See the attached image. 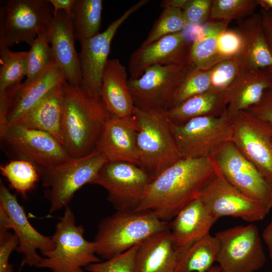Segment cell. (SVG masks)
I'll use <instances>...</instances> for the list:
<instances>
[{"label": "cell", "instance_id": "cell-1", "mask_svg": "<svg viewBox=\"0 0 272 272\" xmlns=\"http://www.w3.org/2000/svg\"><path fill=\"white\" fill-rule=\"evenodd\" d=\"M217 169L211 156L181 159L153 180L137 210H151L161 220L169 222L200 196Z\"/></svg>", "mask_w": 272, "mask_h": 272}, {"label": "cell", "instance_id": "cell-2", "mask_svg": "<svg viewBox=\"0 0 272 272\" xmlns=\"http://www.w3.org/2000/svg\"><path fill=\"white\" fill-rule=\"evenodd\" d=\"M111 115L100 97L65 81L61 134L70 157L85 156L96 150L104 124Z\"/></svg>", "mask_w": 272, "mask_h": 272}, {"label": "cell", "instance_id": "cell-3", "mask_svg": "<svg viewBox=\"0 0 272 272\" xmlns=\"http://www.w3.org/2000/svg\"><path fill=\"white\" fill-rule=\"evenodd\" d=\"M168 228L169 222L150 210L116 211L98 225L93 240L96 253L104 259H110Z\"/></svg>", "mask_w": 272, "mask_h": 272}, {"label": "cell", "instance_id": "cell-4", "mask_svg": "<svg viewBox=\"0 0 272 272\" xmlns=\"http://www.w3.org/2000/svg\"><path fill=\"white\" fill-rule=\"evenodd\" d=\"M133 116L138 126V166L154 179L182 158L172 124L165 112L135 106Z\"/></svg>", "mask_w": 272, "mask_h": 272}, {"label": "cell", "instance_id": "cell-5", "mask_svg": "<svg viewBox=\"0 0 272 272\" xmlns=\"http://www.w3.org/2000/svg\"><path fill=\"white\" fill-rule=\"evenodd\" d=\"M84 232L82 225H77L71 208L66 207L51 236L54 248L36 267L48 268L51 272H85L83 267L101 261L96 253L95 242L86 240Z\"/></svg>", "mask_w": 272, "mask_h": 272}, {"label": "cell", "instance_id": "cell-6", "mask_svg": "<svg viewBox=\"0 0 272 272\" xmlns=\"http://www.w3.org/2000/svg\"><path fill=\"white\" fill-rule=\"evenodd\" d=\"M107 162L98 151L71 158L40 174L44 195L52 213L69 206L75 193L86 184H91L102 167Z\"/></svg>", "mask_w": 272, "mask_h": 272}, {"label": "cell", "instance_id": "cell-7", "mask_svg": "<svg viewBox=\"0 0 272 272\" xmlns=\"http://www.w3.org/2000/svg\"><path fill=\"white\" fill-rule=\"evenodd\" d=\"M53 16L49 0H8L0 9V48L21 42L30 46Z\"/></svg>", "mask_w": 272, "mask_h": 272}, {"label": "cell", "instance_id": "cell-8", "mask_svg": "<svg viewBox=\"0 0 272 272\" xmlns=\"http://www.w3.org/2000/svg\"><path fill=\"white\" fill-rule=\"evenodd\" d=\"M195 66L156 64L145 70L138 79H128V86L135 107L166 112L172 107L176 93L189 72Z\"/></svg>", "mask_w": 272, "mask_h": 272}, {"label": "cell", "instance_id": "cell-9", "mask_svg": "<svg viewBox=\"0 0 272 272\" xmlns=\"http://www.w3.org/2000/svg\"><path fill=\"white\" fill-rule=\"evenodd\" d=\"M0 137L9 154L31 162L40 174L71 158L56 138L43 131L9 124Z\"/></svg>", "mask_w": 272, "mask_h": 272}, {"label": "cell", "instance_id": "cell-10", "mask_svg": "<svg viewBox=\"0 0 272 272\" xmlns=\"http://www.w3.org/2000/svg\"><path fill=\"white\" fill-rule=\"evenodd\" d=\"M234 119L227 110L219 116H202L172 125L182 158L212 156L223 145L232 141Z\"/></svg>", "mask_w": 272, "mask_h": 272}, {"label": "cell", "instance_id": "cell-11", "mask_svg": "<svg viewBox=\"0 0 272 272\" xmlns=\"http://www.w3.org/2000/svg\"><path fill=\"white\" fill-rule=\"evenodd\" d=\"M153 178L139 166L125 162L107 161L91 184L103 187L116 211L137 210Z\"/></svg>", "mask_w": 272, "mask_h": 272}, {"label": "cell", "instance_id": "cell-12", "mask_svg": "<svg viewBox=\"0 0 272 272\" xmlns=\"http://www.w3.org/2000/svg\"><path fill=\"white\" fill-rule=\"evenodd\" d=\"M215 235L220 243L216 262L223 272H255L264 265L266 256L256 225L236 226Z\"/></svg>", "mask_w": 272, "mask_h": 272}, {"label": "cell", "instance_id": "cell-13", "mask_svg": "<svg viewBox=\"0 0 272 272\" xmlns=\"http://www.w3.org/2000/svg\"><path fill=\"white\" fill-rule=\"evenodd\" d=\"M211 157L228 182L269 211L272 207V184L232 141L221 146Z\"/></svg>", "mask_w": 272, "mask_h": 272}, {"label": "cell", "instance_id": "cell-14", "mask_svg": "<svg viewBox=\"0 0 272 272\" xmlns=\"http://www.w3.org/2000/svg\"><path fill=\"white\" fill-rule=\"evenodd\" d=\"M0 224L13 229L19 241L17 251L23 255L22 265L37 267L42 259L39 250L45 257L54 248L52 238L39 232L31 225L25 210L16 194L0 180Z\"/></svg>", "mask_w": 272, "mask_h": 272}, {"label": "cell", "instance_id": "cell-15", "mask_svg": "<svg viewBox=\"0 0 272 272\" xmlns=\"http://www.w3.org/2000/svg\"><path fill=\"white\" fill-rule=\"evenodd\" d=\"M233 119L231 141L272 184V125L246 110Z\"/></svg>", "mask_w": 272, "mask_h": 272}, {"label": "cell", "instance_id": "cell-16", "mask_svg": "<svg viewBox=\"0 0 272 272\" xmlns=\"http://www.w3.org/2000/svg\"><path fill=\"white\" fill-rule=\"evenodd\" d=\"M200 197L208 212L216 220L229 216L248 222H258L263 220L269 212L261 203L232 185L218 168Z\"/></svg>", "mask_w": 272, "mask_h": 272}, {"label": "cell", "instance_id": "cell-17", "mask_svg": "<svg viewBox=\"0 0 272 272\" xmlns=\"http://www.w3.org/2000/svg\"><path fill=\"white\" fill-rule=\"evenodd\" d=\"M149 2L139 1L112 22L103 32L80 42L79 55L82 73L81 87L85 91L100 97L102 74L109 59L113 38L121 25Z\"/></svg>", "mask_w": 272, "mask_h": 272}, {"label": "cell", "instance_id": "cell-18", "mask_svg": "<svg viewBox=\"0 0 272 272\" xmlns=\"http://www.w3.org/2000/svg\"><path fill=\"white\" fill-rule=\"evenodd\" d=\"M191 45L181 31L165 36L146 46L140 47L130 57L128 79H138L146 69L156 64L192 63L190 58Z\"/></svg>", "mask_w": 272, "mask_h": 272}, {"label": "cell", "instance_id": "cell-19", "mask_svg": "<svg viewBox=\"0 0 272 272\" xmlns=\"http://www.w3.org/2000/svg\"><path fill=\"white\" fill-rule=\"evenodd\" d=\"M138 126L133 116L111 115L102 127L96 150L108 162H125L139 165Z\"/></svg>", "mask_w": 272, "mask_h": 272}, {"label": "cell", "instance_id": "cell-20", "mask_svg": "<svg viewBox=\"0 0 272 272\" xmlns=\"http://www.w3.org/2000/svg\"><path fill=\"white\" fill-rule=\"evenodd\" d=\"M46 32L55 61L62 70L65 81L71 85L81 87L80 60L75 47L71 15L59 11L53 16Z\"/></svg>", "mask_w": 272, "mask_h": 272}, {"label": "cell", "instance_id": "cell-21", "mask_svg": "<svg viewBox=\"0 0 272 272\" xmlns=\"http://www.w3.org/2000/svg\"><path fill=\"white\" fill-rule=\"evenodd\" d=\"M208 212L200 197L183 208L169 222L172 241L179 256L195 242L210 234L217 221Z\"/></svg>", "mask_w": 272, "mask_h": 272}, {"label": "cell", "instance_id": "cell-22", "mask_svg": "<svg viewBox=\"0 0 272 272\" xmlns=\"http://www.w3.org/2000/svg\"><path fill=\"white\" fill-rule=\"evenodd\" d=\"M65 80L62 70L55 61L36 79L22 83L9 105L8 124L28 113Z\"/></svg>", "mask_w": 272, "mask_h": 272}, {"label": "cell", "instance_id": "cell-23", "mask_svg": "<svg viewBox=\"0 0 272 272\" xmlns=\"http://www.w3.org/2000/svg\"><path fill=\"white\" fill-rule=\"evenodd\" d=\"M100 98L112 115H133L135 105L131 95L126 67L118 59H109L102 76Z\"/></svg>", "mask_w": 272, "mask_h": 272}, {"label": "cell", "instance_id": "cell-24", "mask_svg": "<svg viewBox=\"0 0 272 272\" xmlns=\"http://www.w3.org/2000/svg\"><path fill=\"white\" fill-rule=\"evenodd\" d=\"M272 87V67L252 69L244 67L239 78L227 91V111L233 119L261 100L264 93Z\"/></svg>", "mask_w": 272, "mask_h": 272}, {"label": "cell", "instance_id": "cell-25", "mask_svg": "<svg viewBox=\"0 0 272 272\" xmlns=\"http://www.w3.org/2000/svg\"><path fill=\"white\" fill-rule=\"evenodd\" d=\"M177 257L168 228L139 244L133 272H179Z\"/></svg>", "mask_w": 272, "mask_h": 272}, {"label": "cell", "instance_id": "cell-26", "mask_svg": "<svg viewBox=\"0 0 272 272\" xmlns=\"http://www.w3.org/2000/svg\"><path fill=\"white\" fill-rule=\"evenodd\" d=\"M65 81L28 113L9 124L45 131L54 137L62 144L61 121Z\"/></svg>", "mask_w": 272, "mask_h": 272}, {"label": "cell", "instance_id": "cell-27", "mask_svg": "<svg viewBox=\"0 0 272 272\" xmlns=\"http://www.w3.org/2000/svg\"><path fill=\"white\" fill-rule=\"evenodd\" d=\"M227 92L213 88L191 97L165 112L172 125L181 124L199 117L219 116L226 110Z\"/></svg>", "mask_w": 272, "mask_h": 272}, {"label": "cell", "instance_id": "cell-28", "mask_svg": "<svg viewBox=\"0 0 272 272\" xmlns=\"http://www.w3.org/2000/svg\"><path fill=\"white\" fill-rule=\"evenodd\" d=\"M244 40L243 50L238 58L252 69L272 67V53L261 24L260 14H253L238 28Z\"/></svg>", "mask_w": 272, "mask_h": 272}, {"label": "cell", "instance_id": "cell-29", "mask_svg": "<svg viewBox=\"0 0 272 272\" xmlns=\"http://www.w3.org/2000/svg\"><path fill=\"white\" fill-rule=\"evenodd\" d=\"M220 248L217 237L210 234L177 256L179 272H207L216 261Z\"/></svg>", "mask_w": 272, "mask_h": 272}, {"label": "cell", "instance_id": "cell-30", "mask_svg": "<svg viewBox=\"0 0 272 272\" xmlns=\"http://www.w3.org/2000/svg\"><path fill=\"white\" fill-rule=\"evenodd\" d=\"M102 8L101 0H76L71 16L76 40L81 42L100 33Z\"/></svg>", "mask_w": 272, "mask_h": 272}, {"label": "cell", "instance_id": "cell-31", "mask_svg": "<svg viewBox=\"0 0 272 272\" xmlns=\"http://www.w3.org/2000/svg\"><path fill=\"white\" fill-rule=\"evenodd\" d=\"M229 22L211 20L206 23L205 36L191 45L190 61L196 68L209 70L217 63L218 38L220 34L227 29Z\"/></svg>", "mask_w": 272, "mask_h": 272}, {"label": "cell", "instance_id": "cell-32", "mask_svg": "<svg viewBox=\"0 0 272 272\" xmlns=\"http://www.w3.org/2000/svg\"><path fill=\"white\" fill-rule=\"evenodd\" d=\"M0 170L10 187L25 198L41 177L39 171L32 163L22 159H14L1 165Z\"/></svg>", "mask_w": 272, "mask_h": 272}, {"label": "cell", "instance_id": "cell-33", "mask_svg": "<svg viewBox=\"0 0 272 272\" xmlns=\"http://www.w3.org/2000/svg\"><path fill=\"white\" fill-rule=\"evenodd\" d=\"M27 51H12L0 48V92L17 87L26 77Z\"/></svg>", "mask_w": 272, "mask_h": 272}, {"label": "cell", "instance_id": "cell-34", "mask_svg": "<svg viewBox=\"0 0 272 272\" xmlns=\"http://www.w3.org/2000/svg\"><path fill=\"white\" fill-rule=\"evenodd\" d=\"M46 31L40 33L30 46L27 55V73L24 82L36 79L55 62Z\"/></svg>", "mask_w": 272, "mask_h": 272}, {"label": "cell", "instance_id": "cell-35", "mask_svg": "<svg viewBox=\"0 0 272 272\" xmlns=\"http://www.w3.org/2000/svg\"><path fill=\"white\" fill-rule=\"evenodd\" d=\"M186 26L181 9H164L140 47L146 46L165 36L181 32Z\"/></svg>", "mask_w": 272, "mask_h": 272}, {"label": "cell", "instance_id": "cell-36", "mask_svg": "<svg viewBox=\"0 0 272 272\" xmlns=\"http://www.w3.org/2000/svg\"><path fill=\"white\" fill-rule=\"evenodd\" d=\"M258 5L257 0H214L210 18L230 22L251 15Z\"/></svg>", "mask_w": 272, "mask_h": 272}, {"label": "cell", "instance_id": "cell-37", "mask_svg": "<svg viewBox=\"0 0 272 272\" xmlns=\"http://www.w3.org/2000/svg\"><path fill=\"white\" fill-rule=\"evenodd\" d=\"M210 88H211L210 69L203 70L194 67L187 74L178 89L171 108L191 97L208 91Z\"/></svg>", "mask_w": 272, "mask_h": 272}, {"label": "cell", "instance_id": "cell-38", "mask_svg": "<svg viewBox=\"0 0 272 272\" xmlns=\"http://www.w3.org/2000/svg\"><path fill=\"white\" fill-rule=\"evenodd\" d=\"M244 67L238 58L217 63L210 69L211 88L227 92L239 78Z\"/></svg>", "mask_w": 272, "mask_h": 272}, {"label": "cell", "instance_id": "cell-39", "mask_svg": "<svg viewBox=\"0 0 272 272\" xmlns=\"http://www.w3.org/2000/svg\"><path fill=\"white\" fill-rule=\"evenodd\" d=\"M244 46V37L239 28L224 30L218 40L217 63L239 57L243 50Z\"/></svg>", "mask_w": 272, "mask_h": 272}, {"label": "cell", "instance_id": "cell-40", "mask_svg": "<svg viewBox=\"0 0 272 272\" xmlns=\"http://www.w3.org/2000/svg\"><path fill=\"white\" fill-rule=\"evenodd\" d=\"M139 245L104 261L90 264L84 269L89 272H133Z\"/></svg>", "mask_w": 272, "mask_h": 272}, {"label": "cell", "instance_id": "cell-41", "mask_svg": "<svg viewBox=\"0 0 272 272\" xmlns=\"http://www.w3.org/2000/svg\"><path fill=\"white\" fill-rule=\"evenodd\" d=\"M212 0H188L183 9L186 26L202 24L210 18Z\"/></svg>", "mask_w": 272, "mask_h": 272}, {"label": "cell", "instance_id": "cell-42", "mask_svg": "<svg viewBox=\"0 0 272 272\" xmlns=\"http://www.w3.org/2000/svg\"><path fill=\"white\" fill-rule=\"evenodd\" d=\"M18 246L19 241L15 234L10 233L9 230H0V272H14L9 258Z\"/></svg>", "mask_w": 272, "mask_h": 272}, {"label": "cell", "instance_id": "cell-43", "mask_svg": "<svg viewBox=\"0 0 272 272\" xmlns=\"http://www.w3.org/2000/svg\"><path fill=\"white\" fill-rule=\"evenodd\" d=\"M246 111L272 125V87L266 90L259 102Z\"/></svg>", "mask_w": 272, "mask_h": 272}, {"label": "cell", "instance_id": "cell-44", "mask_svg": "<svg viewBox=\"0 0 272 272\" xmlns=\"http://www.w3.org/2000/svg\"><path fill=\"white\" fill-rule=\"evenodd\" d=\"M182 31L186 39L192 44L201 39L205 36L206 23L187 25Z\"/></svg>", "mask_w": 272, "mask_h": 272}, {"label": "cell", "instance_id": "cell-45", "mask_svg": "<svg viewBox=\"0 0 272 272\" xmlns=\"http://www.w3.org/2000/svg\"><path fill=\"white\" fill-rule=\"evenodd\" d=\"M260 15L262 27L272 53V12L262 9Z\"/></svg>", "mask_w": 272, "mask_h": 272}, {"label": "cell", "instance_id": "cell-46", "mask_svg": "<svg viewBox=\"0 0 272 272\" xmlns=\"http://www.w3.org/2000/svg\"><path fill=\"white\" fill-rule=\"evenodd\" d=\"M52 8L53 16L59 11H63L71 15L76 0H49Z\"/></svg>", "mask_w": 272, "mask_h": 272}, {"label": "cell", "instance_id": "cell-47", "mask_svg": "<svg viewBox=\"0 0 272 272\" xmlns=\"http://www.w3.org/2000/svg\"><path fill=\"white\" fill-rule=\"evenodd\" d=\"M262 238L267 247L269 257L272 260V217L270 223L263 231Z\"/></svg>", "mask_w": 272, "mask_h": 272}, {"label": "cell", "instance_id": "cell-48", "mask_svg": "<svg viewBox=\"0 0 272 272\" xmlns=\"http://www.w3.org/2000/svg\"><path fill=\"white\" fill-rule=\"evenodd\" d=\"M188 0H164L161 1L160 7L166 8H176L183 10Z\"/></svg>", "mask_w": 272, "mask_h": 272}, {"label": "cell", "instance_id": "cell-49", "mask_svg": "<svg viewBox=\"0 0 272 272\" xmlns=\"http://www.w3.org/2000/svg\"><path fill=\"white\" fill-rule=\"evenodd\" d=\"M257 3L263 10L272 12V0H257Z\"/></svg>", "mask_w": 272, "mask_h": 272}, {"label": "cell", "instance_id": "cell-50", "mask_svg": "<svg viewBox=\"0 0 272 272\" xmlns=\"http://www.w3.org/2000/svg\"><path fill=\"white\" fill-rule=\"evenodd\" d=\"M207 272H223L219 265H214Z\"/></svg>", "mask_w": 272, "mask_h": 272}]
</instances>
